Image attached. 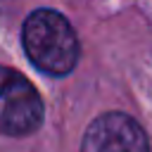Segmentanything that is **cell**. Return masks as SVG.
<instances>
[{
	"mask_svg": "<svg viewBox=\"0 0 152 152\" xmlns=\"http://www.w3.org/2000/svg\"><path fill=\"white\" fill-rule=\"evenodd\" d=\"M26 57L50 76H66L78 62V38L74 26L57 10H33L21 28Z\"/></svg>",
	"mask_w": 152,
	"mask_h": 152,
	"instance_id": "1",
	"label": "cell"
},
{
	"mask_svg": "<svg viewBox=\"0 0 152 152\" xmlns=\"http://www.w3.org/2000/svg\"><path fill=\"white\" fill-rule=\"evenodd\" d=\"M81 152H150V142L135 119L107 112L88 126Z\"/></svg>",
	"mask_w": 152,
	"mask_h": 152,
	"instance_id": "3",
	"label": "cell"
},
{
	"mask_svg": "<svg viewBox=\"0 0 152 152\" xmlns=\"http://www.w3.org/2000/svg\"><path fill=\"white\" fill-rule=\"evenodd\" d=\"M43 100L17 69L0 66V133L28 135L43 124Z\"/></svg>",
	"mask_w": 152,
	"mask_h": 152,
	"instance_id": "2",
	"label": "cell"
}]
</instances>
